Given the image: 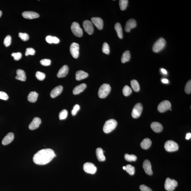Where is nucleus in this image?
<instances>
[{
	"instance_id": "nucleus-29",
	"label": "nucleus",
	"mask_w": 191,
	"mask_h": 191,
	"mask_svg": "<svg viewBox=\"0 0 191 191\" xmlns=\"http://www.w3.org/2000/svg\"><path fill=\"white\" fill-rule=\"evenodd\" d=\"M131 58L130 53L129 50L125 51L123 53L121 58V62L122 63L129 61Z\"/></svg>"
},
{
	"instance_id": "nucleus-26",
	"label": "nucleus",
	"mask_w": 191,
	"mask_h": 191,
	"mask_svg": "<svg viewBox=\"0 0 191 191\" xmlns=\"http://www.w3.org/2000/svg\"><path fill=\"white\" fill-rule=\"evenodd\" d=\"M152 142L151 140L148 138L144 139L141 143V146L144 149H147L151 147Z\"/></svg>"
},
{
	"instance_id": "nucleus-17",
	"label": "nucleus",
	"mask_w": 191,
	"mask_h": 191,
	"mask_svg": "<svg viewBox=\"0 0 191 191\" xmlns=\"http://www.w3.org/2000/svg\"><path fill=\"white\" fill-rule=\"evenodd\" d=\"M63 87L61 85L57 86L53 89L50 93V96L51 98H55L60 94L63 91Z\"/></svg>"
},
{
	"instance_id": "nucleus-7",
	"label": "nucleus",
	"mask_w": 191,
	"mask_h": 191,
	"mask_svg": "<svg viewBox=\"0 0 191 191\" xmlns=\"http://www.w3.org/2000/svg\"><path fill=\"white\" fill-rule=\"evenodd\" d=\"M166 151L168 152H173L177 151L179 148L178 144L174 141H167L164 145Z\"/></svg>"
},
{
	"instance_id": "nucleus-10",
	"label": "nucleus",
	"mask_w": 191,
	"mask_h": 191,
	"mask_svg": "<svg viewBox=\"0 0 191 191\" xmlns=\"http://www.w3.org/2000/svg\"><path fill=\"white\" fill-rule=\"evenodd\" d=\"M83 169L86 173L91 174H94L97 171L96 166L93 164L91 162H87L83 166Z\"/></svg>"
},
{
	"instance_id": "nucleus-30",
	"label": "nucleus",
	"mask_w": 191,
	"mask_h": 191,
	"mask_svg": "<svg viewBox=\"0 0 191 191\" xmlns=\"http://www.w3.org/2000/svg\"><path fill=\"white\" fill-rule=\"evenodd\" d=\"M131 85L133 90L136 92H138L140 90V85L138 82L136 80H133L131 81Z\"/></svg>"
},
{
	"instance_id": "nucleus-18",
	"label": "nucleus",
	"mask_w": 191,
	"mask_h": 191,
	"mask_svg": "<svg viewBox=\"0 0 191 191\" xmlns=\"http://www.w3.org/2000/svg\"><path fill=\"white\" fill-rule=\"evenodd\" d=\"M14 138V135L13 133H8L3 139L2 143L4 145H9L11 143Z\"/></svg>"
},
{
	"instance_id": "nucleus-34",
	"label": "nucleus",
	"mask_w": 191,
	"mask_h": 191,
	"mask_svg": "<svg viewBox=\"0 0 191 191\" xmlns=\"http://www.w3.org/2000/svg\"><path fill=\"white\" fill-rule=\"evenodd\" d=\"M126 170L130 175H133L135 173V169L134 167L130 165H128L126 166Z\"/></svg>"
},
{
	"instance_id": "nucleus-27",
	"label": "nucleus",
	"mask_w": 191,
	"mask_h": 191,
	"mask_svg": "<svg viewBox=\"0 0 191 191\" xmlns=\"http://www.w3.org/2000/svg\"><path fill=\"white\" fill-rule=\"evenodd\" d=\"M114 28L119 38L120 39L123 38V29L121 24L119 23H117L115 25Z\"/></svg>"
},
{
	"instance_id": "nucleus-21",
	"label": "nucleus",
	"mask_w": 191,
	"mask_h": 191,
	"mask_svg": "<svg viewBox=\"0 0 191 191\" xmlns=\"http://www.w3.org/2000/svg\"><path fill=\"white\" fill-rule=\"evenodd\" d=\"M87 87V85L84 83L81 84L76 86L73 90V94L75 95L79 94L81 92L83 91Z\"/></svg>"
},
{
	"instance_id": "nucleus-47",
	"label": "nucleus",
	"mask_w": 191,
	"mask_h": 191,
	"mask_svg": "<svg viewBox=\"0 0 191 191\" xmlns=\"http://www.w3.org/2000/svg\"><path fill=\"white\" fill-rule=\"evenodd\" d=\"M53 37L50 35H48L46 37V40L48 43L52 44L53 43Z\"/></svg>"
},
{
	"instance_id": "nucleus-16",
	"label": "nucleus",
	"mask_w": 191,
	"mask_h": 191,
	"mask_svg": "<svg viewBox=\"0 0 191 191\" xmlns=\"http://www.w3.org/2000/svg\"><path fill=\"white\" fill-rule=\"evenodd\" d=\"M23 18L28 19H33L38 18L40 15L37 12H25L22 13Z\"/></svg>"
},
{
	"instance_id": "nucleus-52",
	"label": "nucleus",
	"mask_w": 191,
	"mask_h": 191,
	"mask_svg": "<svg viewBox=\"0 0 191 191\" xmlns=\"http://www.w3.org/2000/svg\"><path fill=\"white\" fill-rule=\"evenodd\" d=\"M2 12L1 11V10H0V18H1V15H2Z\"/></svg>"
},
{
	"instance_id": "nucleus-11",
	"label": "nucleus",
	"mask_w": 191,
	"mask_h": 191,
	"mask_svg": "<svg viewBox=\"0 0 191 191\" xmlns=\"http://www.w3.org/2000/svg\"><path fill=\"white\" fill-rule=\"evenodd\" d=\"M79 46L76 43H73L70 45V54L75 59H77L79 55Z\"/></svg>"
},
{
	"instance_id": "nucleus-3",
	"label": "nucleus",
	"mask_w": 191,
	"mask_h": 191,
	"mask_svg": "<svg viewBox=\"0 0 191 191\" xmlns=\"http://www.w3.org/2000/svg\"><path fill=\"white\" fill-rule=\"evenodd\" d=\"M111 91V87L109 84H103L100 87L98 90V96L101 98H106L110 93Z\"/></svg>"
},
{
	"instance_id": "nucleus-32",
	"label": "nucleus",
	"mask_w": 191,
	"mask_h": 191,
	"mask_svg": "<svg viewBox=\"0 0 191 191\" xmlns=\"http://www.w3.org/2000/svg\"><path fill=\"white\" fill-rule=\"evenodd\" d=\"M123 95L125 96H129L132 92V90L130 87L128 85L125 86L123 89Z\"/></svg>"
},
{
	"instance_id": "nucleus-1",
	"label": "nucleus",
	"mask_w": 191,
	"mask_h": 191,
	"mask_svg": "<svg viewBox=\"0 0 191 191\" xmlns=\"http://www.w3.org/2000/svg\"><path fill=\"white\" fill-rule=\"evenodd\" d=\"M56 155L51 149H44L40 150L34 154L33 161L34 163L38 165H44L51 162Z\"/></svg>"
},
{
	"instance_id": "nucleus-19",
	"label": "nucleus",
	"mask_w": 191,
	"mask_h": 191,
	"mask_svg": "<svg viewBox=\"0 0 191 191\" xmlns=\"http://www.w3.org/2000/svg\"><path fill=\"white\" fill-rule=\"evenodd\" d=\"M143 167L144 170L147 174L149 175H152L153 173L151 169V162L148 160H145L143 164Z\"/></svg>"
},
{
	"instance_id": "nucleus-12",
	"label": "nucleus",
	"mask_w": 191,
	"mask_h": 191,
	"mask_svg": "<svg viewBox=\"0 0 191 191\" xmlns=\"http://www.w3.org/2000/svg\"><path fill=\"white\" fill-rule=\"evenodd\" d=\"M83 26L85 32L89 35L93 34L94 31L93 27L91 22L89 20H85L83 23Z\"/></svg>"
},
{
	"instance_id": "nucleus-20",
	"label": "nucleus",
	"mask_w": 191,
	"mask_h": 191,
	"mask_svg": "<svg viewBox=\"0 0 191 191\" xmlns=\"http://www.w3.org/2000/svg\"><path fill=\"white\" fill-rule=\"evenodd\" d=\"M68 67L66 65H64L59 70L57 76L59 78L65 77L68 74Z\"/></svg>"
},
{
	"instance_id": "nucleus-44",
	"label": "nucleus",
	"mask_w": 191,
	"mask_h": 191,
	"mask_svg": "<svg viewBox=\"0 0 191 191\" xmlns=\"http://www.w3.org/2000/svg\"><path fill=\"white\" fill-rule=\"evenodd\" d=\"M80 109V107L78 104H76L74 106L73 110L72 111V114L73 116H74L76 115L78 111Z\"/></svg>"
},
{
	"instance_id": "nucleus-8",
	"label": "nucleus",
	"mask_w": 191,
	"mask_h": 191,
	"mask_svg": "<svg viewBox=\"0 0 191 191\" xmlns=\"http://www.w3.org/2000/svg\"><path fill=\"white\" fill-rule=\"evenodd\" d=\"M143 110V106L141 103H138L133 108L132 116L133 118H137L140 116Z\"/></svg>"
},
{
	"instance_id": "nucleus-41",
	"label": "nucleus",
	"mask_w": 191,
	"mask_h": 191,
	"mask_svg": "<svg viewBox=\"0 0 191 191\" xmlns=\"http://www.w3.org/2000/svg\"><path fill=\"white\" fill-rule=\"evenodd\" d=\"M185 91L186 93L190 94L191 92V80L188 81L186 84L185 87Z\"/></svg>"
},
{
	"instance_id": "nucleus-23",
	"label": "nucleus",
	"mask_w": 191,
	"mask_h": 191,
	"mask_svg": "<svg viewBox=\"0 0 191 191\" xmlns=\"http://www.w3.org/2000/svg\"><path fill=\"white\" fill-rule=\"evenodd\" d=\"M89 74L82 70H80L76 72V80L79 81L85 79L88 77Z\"/></svg>"
},
{
	"instance_id": "nucleus-51",
	"label": "nucleus",
	"mask_w": 191,
	"mask_h": 191,
	"mask_svg": "<svg viewBox=\"0 0 191 191\" xmlns=\"http://www.w3.org/2000/svg\"><path fill=\"white\" fill-rule=\"evenodd\" d=\"M161 72H162V73H163L164 74H167V72L165 69H164L162 68L161 69Z\"/></svg>"
},
{
	"instance_id": "nucleus-39",
	"label": "nucleus",
	"mask_w": 191,
	"mask_h": 191,
	"mask_svg": "<svg viewBox=\"0 0 191 191\" xmlns=\"http://www.w3.org/2000/svg\"><path fill=\"white\" fill-rule=\"evenodd\" d=\"M18 37L23 41H27L29 39V36L27 33H20L18 34Z\"/></svg>"
},
{
	"instance_id": "nucleus-13",
	"label": "nucleus",
	"mask_w": 191,
	"mask_h": 191,
	"mask_svg": "<svg viewBox=\"0 0 191 191\" xmlns=\"http://www.w3.org/2000/svg\"><path fill=\"white\" fill-rule=\"evenodd\" d=\"M137 23L135 20L134 19H130L126 22L125 26V31L126 32H129L131 30L136 27Z\"/></svg>"
},
{
	"instance_id": "nucleus-35",
	"label": "nucleus",
	"mask_w": 191,
	"mask_h": 191,
	"mask_svg": "<svg viewBox=\"0 0 191 191\" xmlns=\"http://www.w3.org/2000/svg\"><path fill=\"white\" fill-rule=\"evenodd\" d=\"M68 115V111L66 109H63L59 113V118L60 120H64L67 118Z\"/></svg>"
},
{
	"instance_id": "nucleus-48",
	"label": "nucleus",
	"mask_w": 191,
	"mask_h": 191,
	"mask_svg": "<svg viewBox=\"0 0 191 191\" xmlns=\"http://www.w3.org/2000/svg\"><path fill=\"white\" fill-rule=\"evenodd\" d=\"M59 38L56 37H53V43L55 44H58L59 43Z\"/></svg>"
},
{
	"instance_id": "nucleus-22",
	"label": "nucleus",
	"mask_w": 191,
	"mask_h": 191,
	"mask_svg": "<svg viewBox=\"0 0 191 191\" xmlns=\"http://www.w3.org/2000/svg\"><path fill=\"white\" fill-rule=\"evenodd\" d=\"M151 128L153 131L157 133L162 132L163 128L162 125L160 123L157 122H154L152 123Z\"/></svg>"
},
{
	"instance_id": "nucleus-50",
	"label": "nucleus",
	"mask_w": 191,
	"mask_h": 191,
	"mask_svg": "<svg viewBox=\"0 0 191 191\" xmlns=\"http://www.w3.org/2000/svg\"><path fill=\"white\" fill-rule=\"evenodd\" d=\"M162 81L163 83L167 84L168 83V80L166 79H164H164H162Z\"/></svg>"
},
{
	"instance_id": "nucleus-4",
	"label": "nucleus",
	"mask_w": 191,
	"mask_h": 191,
	"mask_svg": "<svg viewBox=\"0 0 191 191\" xmlns=\"http://www.w3.org/2000/svg\"><path fill=\"white\" fill-rule=\"evenodd\" d=\"M166 42L165 39L160 38L154 43L153 47V51L154 53H158L165 48Z\"/></svg>"
},
{
	"instance_id": "nucleus-31",
	"label": "nucleus",
	"mask_w": 191,
	"mask_h": 191,
	"mask_svg": "<svg viewBox=\"0 0 191 191\" xmlns=\"http://www.w3.org/2000/svg\"><path fill=\"white\" fill-rule=\"evenodd\" d=\"M128 0H120L119 1L120 9L121 10H125L126 9L128 5Z\"/></svg>"
},
{
	"instance_id": "nucleus-40",
	"label": "nucleus",
	"mask_w": 191,
	"mask_h": 191,
	"mask_svg": "<svg viewBox=\"0 0 191 191\" xmlns=\"http://www.w3.org/2000/svg\"><path fill=\"white\" fill-rule=\"evenodd\" d=\"M40 63L42 65H44V66H49V65H51V61L50 59H43L40 61Z\"/></svg>"
},
{
	"instance_id": "nucleus-43",
	"label": "nucleus",
	"mask_w": 191,
	"mask_h": 191,
	"mask_svg": "<svg viewBox=\"0 0 191 191\" xmlns=\"http://www.w3.org/2000/svg\"><path fill=\"white\" fill-rule=\"evenodd\" d=\"M12 56L14 57V59L15 61H18L21 59L22 56L21 53H13L12 54Z\"/></svg>"
},
{
	"instance_id": "nucleus-14",
	"label": "nucleus",
	"mask_w": 191,
	"mask_h": 191,
	"mask_svg": "<svg viewBox=\"0 0 191 191\" xmlns=\"http://www.w3.org/2000/svg\"><path fill=\"white\" fill-rule=\"evenodd\" d=\"M41 122V120L38 117H35L31 123H30L29 125V129L33 130L37 129L40 126Z\"/></svg>"
},
{
	"instance_id": "nucleus-28",
	"label": "nucleus",
	"mask_w": 191,
	"mask_h": 191,
	"mask_svg": "<svg viewBox=\"0 0 191 191\" xmlns=\"http://www.w3.org/2000/svg\"><path fill=\"white\" fill-rule=\"evenodd\" d=\"M38 94L35 91L30 92L28 96L27 99L30 102L34 103L37 101L38 98Z\"/></svg>"
},
{
	"instance_id": "nucleus-33",
	"label": "nucleus",
	"mask_w": 191,
	"mask_h": 191,
	"mask_svg": "<svg viewBox=\"0 0 191 191\" xmlns=\"http://www.w3.org/2000/svg\"><path fill=\"white\" fill-rule=\"evenodd\" d=\"M125 158L128 162H135L137 159V156L135 155L128 154H125Z\"/></svg>"
},
{
	"instance_id": "nucleus-6",
	"label": "nucleus",
	"mask_w": 191,
	"mask_h": 191,
	"mask_svg": "<svg viewBox=\"0 0 191 191\" xmlns=\"http://www.w3.org/2000/svg\"><path fill=\"white\" fill-rule=\"evenodd\" d=\"M178 186V183L174 179H171L170 178H167L166 179L165 188L166 190L168 191H173Z\"/></svg>"
},
{
	"instance_id": "nucleus-25",
	"label": "nucleus",
	"mask_w": 191,
	"mask_h": 191,
	"mask_svg": "<svg viewBox=\"0 0 191 191\" xmlns=\"http://www.w3.org/2000/svg\"><path fill=\"white\" fill-rule=\"evenodd\" d=\"M96 154L98 160L100 162H103L105 160V156L103 154L102 149L100 148H97L96 150Z\"/></svg>"
},
{
	"instance_id": "nucleus-24",
	"label": "nucleus",
	"mask_w": 191,
	"mask_h": 191,
	"mask_svg": "<svg viewBox=\"0 0 191 191\" xmlns=\"http://www.w3.org/2000/svg\"><path fill=\"white\" fill-rule=\"evenodd\" d=\"M16 74L17 76H16V79L23 81H24L26 80V73L23 70L20 69L17 70Z\"/></svg>"
},
{
	"instance_id": "nucleus-53",
	"label": "nucleus",
	"mask_w": 191,
	"mask_h": 191,
	"mask_svg": "<svg viewBox=\"0 0 191 191\" xmlns=\"http://www.w3.org/2000/svg\"><path fill=\"white\" fill-rule=\"evenodd\" d=\"M123 170H126V166H123Z\"/></svg>"
},
{
	"instance_id": "nucleus-45",
	"label": "nucleus",
	"mask_w": 191,
	"mask_h": 191,
	"mask_svg": "<svg viewBox=\"0 0 191 191\" xmlns=\"http://www.w3.org/2000/svg\"><path fill=\"white\" fill-rule=\"evenodd\" d=\"M8 98L9 97L5 92L0 91V99L6 101Z\"/></svg>"
},
{
	"instance_id": "nucleus-36",
	"label": "nucleus",
	"mask_w": 191,
	"mask_h": 191,
	"mask_svg": "<svg viewBox=\"0 0 191 191\" xmlns=\"http://www.w3.org/2000/svg\"><path fill=\"white\" fill-rule=\"evenodd\" d=\"M102 50L103 52L106 54L108 55L110 53V49L108 44L106 42H105L103 45Z\"/></svg>"
},
{
	"instance_id": "nucleus-42",
	"label": "nucleus",
	"mask_w": 191,
	"mask_h": 191,
	"mask_svg": "<svg viewBox=\"0 0 191 191\" xmlns=\"http://www.w3.org/2000/svg\"><path fill=\"white\" fill-rule=\"evenodd\" d=\"M35 51L34 48H28L26 49L25 55L28 56L29 55H33L35 54Z\"/></svg>"
},
{
	"instance_id": "nucleus-37",
	"label": "nucleus",
	"mask_w": 191,
	"mask_h": 191,
	"mask_svg": "<svg viewBox=\"0 0 191 191\" xmlns=\"http://www.w3.org/2000/svg\"><path fill=\"white\" fill-rule=\"evenodd\" d=\"M35 76L37 79L39 80L42 81L44 80L45 78V74L40 72H37L36 73Z\"/></svg>"
},
{
	"instance_id": "nucleus-5",
	"label": "nucleus",
	"mask_w": 191,
	"mask_h": 191,
	"mask_svg": "<svg viewBox=\"0 0 191 191\" xmlns=\"http://www.w3.org/2000/svg\"><path fill=\"white\" fill-rule=\"evenodd\" d=\"M71 29L73 33L75 36L78 37H82L83 31L79 23L74 22L72 23Z\"/></svg>"
},
{
	"instance_id": "nucleus-9",
	"label": "nucleus",
	"mask_w": 191,
	"mask_h": 191,
	"mask_svg": "<svg viewBox=\"0 0 191 191\" xmlns=\"http://www.w3.org/2000/svg\"><path fill=\"white\" fill-rule=\"evenodd\" d=\"M171 104L170 102L165 100L161 102L158 106V109L159 112L163 113L169 110L171 108Z\"/></svg>"
},
{
	"instance_id": "nucleus-49",
	"label": "nucleus",
	"mask_w": 191,
	"mask_h": 191,
	"mask_svg": "<svg viewBox=\"0 0 191 191\" xmlns=\"http://www.w3.org/2000/svg\"><path fill=\"white\" fill-rule=\"evenodd\" d=\"M191 134L190 133H188L186 135V139L187 140H189L191 138Z\"/></svg>"
},
{
	"instance_id": "nucleus-15",
	"label": "nucleus",
	"mask_w": 191,
	"mask_h": 191,
	"mask_svg": "<svg viewBox=\"0 0 191 191\" xmlns=\"http://www.w3.org/2000/svg\"><path fill=\"white\" fill-rule=\"evenodd\" d=\"M92 22L96 27L98 29L101 30L103 29V21L101 18L98 17H93L91 19Z\"/></svg>"
},
{
	"instance_id": "nucleus-2",
	"label": "nucleus",
	"mask_w": 191,
	"mask_h": 191,
	"mask_svg": "<svg viewBox=\"0 0 191 191\" xmlns=\"http://www.w3.org/2000/svg\"><path fill=\"white\" fill-rule=\"evenodd\" d=\"M117 125L116 120L111 119L106 122L103 126V130L106 134L110 133L115 129Z\"/></svg>"
},
{
	"instance_id": "nucleus-38",
	"label": "nucleus",
	"mask_w": 191,
	"mask_h": 191,
	"mask_svg": "<svg viewBox=\"0 0 191 191\" xmlns=\"http://www.w3.org/2000/svg\"><path fill=\"white\" fill-rule=\"evenodd\" d=\"M12 38L10 35H8L4 39V44L6 47H8L11 44Z\"/></svg>"
},
{
	"instance_id": "nucleus-46",
	"label": "nucleus",
	"mask_w": 191,
	"mask_h": 191,
	"mask_svg": "<svg viewBox=\"0 0 191 191\" xmlns=\"http://www.w3.org/2000/svg\"><path fill=\"white\" fill-rule=\"evenodd\" d=\"M140 189L142 191H153L150 188L145 185H142L140 186Z\"/></svg>"
}]
</instances>
